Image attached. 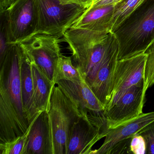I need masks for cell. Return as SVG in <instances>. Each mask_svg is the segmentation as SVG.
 Listing matches in <instances>:
<instances>
[{"instance_id": "cell-17", "label": "cell", "mask_w": 154, "mask_h": 154, "mask_svg": "<svg viewBox=\"0 0 154 154\" xmlns=\"http://www.w3.org/2000/svg\"><path fill=\"white\" fill-rule=\"evenodd\" d=\"M145 1L146 0H122L119 3L114 5V14L111 32L116 28Z\"/></svg>"}, {"instance_id": "cell-9", "label": "cell", "mask_w": 154, "mask_h": 154, "mask_svg": "<svg viewBox=\"0 0 154 154\" xmlns=\"http://www.w3.org/2000/svg\"><path fill=\"white\" fill-rule=\"evenodd\" d=\"M146 93L143 82L128 89L118 100L106 107L104 112L106 127H114L142 114Z\"/></svg>"}, {"instance_id": "cell-25", "label": "cell", "mask_w": 154, "mask_h": 154, "mask_svg": "<svg viewBox=\"0 0 154 154\" xmlns=\"http://www.w3.org/2000/svg\"><path fill=\"white\" fill-rule=\"evenodd\" d=\"M17 0H0V13L7 10Z\"/></svg>"}, {"instance_id": "cell-22", "label": "cell", "mask_w": 154, "mask_h": 154, "mask_svg": "<svg viewBox=\"0 0 154 154\" xmlns=\"http://www.w3.org/2000/svg\"><path fill=\"white\" fill-rule=\"evenodd\" d=\"M130 149L132 154H146V145L144 138L136 134L131 142Z\"/></svg>"}, {"instance_id": "cell-5", "label": "cell", "mask_w": 154, "mask_h": 154, "mask_svg": "<svg viewBox=\"0 0 154 154\" xmlns=\"http://www.w3.org/2000/svg\"><path fill=\"white\" fill-rule=\"evenodd\" d=\"M154 121V112H143L111 128H107L105 124L104 142L99 149L92 150L90 154H131L130 144L132 137Z\"/></svg>"}, {"instance_id": "cell-3", "label": "cell", "mask_w": 154, "mask_h": 154, "mask_svg": "<svg viewBox=\"0 0 154 154\" xmlns=\"http://www.w3.org/2000/svg\"><path fill=\"white\" fill-rule=\"evenodd\" d=\"M47 111L51 154H66L72 128L82 115L58 85L53 88Z\"/></svg>"}, {"instance_id": "cell-2", "label": "cell", "mask_w": 154, "mask_h": 154, "mask_svg": "<svg viewBox=\"0 0 154 154\" xmlns=\"http://www.w3.org/2000/svg\"><path fill=\"white\" fill-rule=\"evenodd\" d=\"M111 32L119 43L118 60L145 53L154 42V0H146Z\"/></svg>"}, {"instance_id": "cell-13", "label": "cell", "mask_w": 154, "mask_h": 154, "mask_svg": "<svg viewBox=\"0 0 154 154\" xmlns=\"http://www.w3.org/2000/svg\"><path fill=\"white\" fill-rule=\"evenodd\" d=\"M114 10L113 4L87 9L71 28L111 32Z\"/></svg>"}, {"instance_id": "cell-10", "label": "cell", "mask_w": 154, "mask_h": 154, "mask_svg": "<svg viewBox=\"0 0 154 154\" xmlns=\"http://www.w3.org/2000/svg\"><path fill=\"white\" fill-rule=\"evenodd\" d=\"M146 58L145 53L118 60L114 72L111 98L107 107L118 100L128 89L144 82Z\"/></svg>"}, {"instance_id": "cell-23", "label": "cell", "mask_w": 154, "mask_h": 154, "mask_svg": "<svg viewBox=\"0 0 154 154\" xmlns=\"http://www.w3.org/2000/svg\"><path fill=\"white\" fill-rule=\"evenodd\" d=\"M65 4H74L79 5L87 9L90 8L96 0H60Z\"/></svg>"}, {"instance_id": "cell-14", "label": "cell", "mask_w": 154, "mask_h": 154, "mask_svg": "<svg viewBox=\"0 0 154 154\" xmlns=\"http://www.w3.org/2000/svg\"><path fill=\"white\" fill-rule=\"evenodd\" d=\"M22 48L23 54L21 66V82L22 102L25 115L30 125L39 114L36 111L33 100L34 80L31 60Z\"/></svg>"}, {"instance_id": "cell-24", "label": "cell", "mask_w": 154, "mask_h": 154, "mask_svg": "<svg viewBox=\"0 0 154 154\" xmlns=\"http://www.w3.org/2000/svg\"><path fill=\"white\" fill-rule=\"evenodd\" d=\"M114 0H96L93 2L91 6L87 9H92L105 5L113 4Z\"/></svg>"}, {"instance_id": "cell-26", "label": "cell", "mask_w": 154, "mask_h": 154, "mask_svg": "<svg viewBox=\"0 0 154 154\" xmlns=\"http://www.w3.org/2000/svg\"><path fill=\"white\" fill-rule=\"evenodd\" d=\"M122 0H114V1L113 2V5H116V4H118V3H119L121 2L122 1Z\"/></svg>"}, {"instance_id": "cell-15", "label": "cell", "mask_w": 154, "mask_h": 154, "mask_svg": "<svg viewBox=\"0 0 154 154\" xmlns=\"http://www.w3.org/2000/svg\"><path fill=\"white\" fill-rule=\"evenodd\" d=\"M31 61L34 80L33 100L36 111L39 114L47 109L52 91L56 85L33 61L31 60Z\"/></svg>"}, {"instance_id": "cell-21", "label": "cell", "mask_w": 154, "mask_h": 154, "mask_svg": "<svg viewBox=\"0 0 154 154\" xmlns=\"http://www.w3.org/2000/svg\"><path fill=\"white\" fill-rule=\"evenodd\" d=\"M1 13V38H0V61L3 59L9 47L7 31V18L5 12Z\"/></svg>"}, {"instance_id": "cell-4", "label": "cell", "mask_w": 154, "mask_h": 154, "mask_svg": "<svg viewBox=\"0 0 154 154\" xmlns=\"http://www.w3.org/2000/svg\"><path fill=\"white\" fill-rule=\"evenodd\" d=\"M36 34L57 37L65 33L87 9L74 4H65L60 0H35Z\"/></svg>"}, {"instance_id": "cell-11", "label": "cell", "mask_w": 154, "mask_h": 154, "mask_svg": "<svg viewBox=\"0 0 154 154\" xmlns=\"http://www.w3.org/2000/svg\"><path fill=\"white\" fill-rule=\"evenodd\" d=\"M56 85L77 107L82 115L104 117L106 107L85 82L61 80L57 81Z\"/></svg>"}, {"instance_id": "cell-6", "label": "cell", "mask_w": 154, "mask_h": 154, "mask_svg": "<svg viewBox=\"0 0 154 154\" xmlns=\"http://www.w3.org/2000/svg\"><path fill=\"white\" fill-rule=\"evenodd\" d=\"M61 40L54 36L36 34L19 44L30 59L54 84L55 69L62 55Z\"/></svg>"}, {"instance_id": "cell-12", "label": "cell", "mask_w": 154, "mask_h": 154, "mask_svg": "<svg viewBox=\"0 0 154 154\" xmlns=\"http://www.w3.org/2000/svg\"><path fill=\"white\" fill-rule=\"evenodd\" d=\"M23 154H51L49 121L47 110L40 112L30 124Z\"/></svg>"}, {"instance_id": "cell-18", "label": "cell", "mask_w": 154, "mask_h": 154, "mask_svg": "<svg viewBox=\"0 0 154 154\" xmlns=\"http://www.w3.org/2000/svg\"><path fill=\"white\" fill-rule=\"evenodd\" d=\"M29 131L13 140L0 143V154H23Z\"/></svg>"}, {"instance_id": "cell-16", "label": "cell", "mask_w": 154, "mask_h": 154, "mask_svg": "<svg viewBox=\"0 0 154 154\" xmlns=\"http://www.w3.org/2000/svg\"><path fill=\"white\" fill-rule=\"evenodd\" d=\"M54 83L61 80H68L75 82H84L78 69L73 64L71 57L61 55L57 63L54 75Z\"/></svg>"}, {"instance_id": "cell-8", "label": "cell", "mask_w": 154, "mask_h": 154, "mask_svg": "<svg viewBox=\"0 0 154 154\" xmlns=\"http://www.w3.org/2000/svg\"><path fill=\"white\" fill-rule=\"evenodd\" d=\"M105 119L89 115L81 116L72 128L66 154H90L94 145L104 137Z\"/></svg>"}, {"instance_id": "cell-20", "label": "cell", "mask_w": 154, "mask_h": 154, "mask_svg": "<svg viewBox=\"0 0 154 154\" xmlns=\"http://www.w3.org/2000/svg\"><path fill=\"white\" fill-rule=\"evenodd\" d=\"M137 134L145 140L146 154H154V121L141 129Z\"/></svg>"}, {"instance_id": "cell-19", "label": "cell", "mask_w": 154, "mask_h": 154, "mask_svg": "<svg viewBox=\"0 0 154 154\" xmlns=\"http://www.w3.org/2000/svg\"><path fill=\"white\" fill-rule=\"evenodd\" d=\"M146 54L144 72V91L154 85V42L146 51Z\"/></svg>"}, {"instance_id": "cell-1", "label": "cell", "mask_w": 154, "mask_h": 154, "mask_svg": "<svg viewBox=\"0 0 154 154\" xmlns=\"http://www.w3.org/2000/svg\"><path fill=\"white\" fill-rule=\"evenodd\" d=\"M22 54L20 45L13 44L0 61V143L22 136L30 126L22 102Z\"/></svg>"}, {"instance_id": "cell-7", "label": "cell", "mask_w": 154, "mask_h": 154, "mask_svg": "<svg viewBox=\"0 0 154 154\" xmlns=\"http://www.w3.org/2000/svg\"><path fill=\"white\" fill-rule=\"evenodd\" d=\"M4 12L9 45L20 44L35 35V0H17Z\"/></svg>"}]
</instances>
